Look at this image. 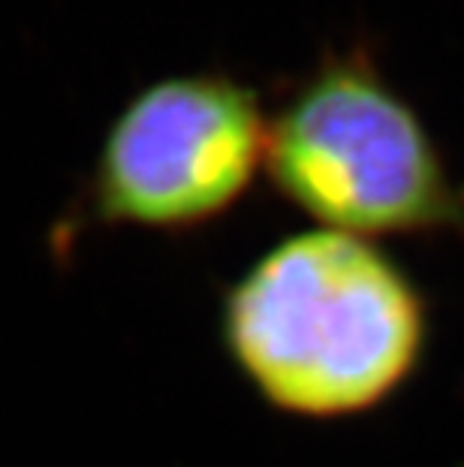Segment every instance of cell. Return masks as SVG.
<instances>
[{
    "label": "cell",
    "instance_id": "obj_3",
    "mask_svg": "<svg viewBox=\"0 0 464 467\" xmlns=\"http://www.w3.org/2000/svg\"><path fill=\"white\" fill-rule=\"evenodd\" d=\"M269 124L253 88L232 76L157 78L108 124L70 223L200 230L230 212L265 169Z\"/></svg>",
    "mask_w": 464,
    "mask_h": 467
},
{
    "label": "cell",
    "instance_id": "obj_2",
    "mask_svg": "<svg viewBox=\"0 0 464 467\" xmlns=\"http://www.w3.org/2000/svg\"><path fill=\"white\" fill-rule=\"evenodd\" d=\"M265 172L320 230L464 233V191L426 121L362 52L329 55L286 97Z\"/></svg>",
    "mask_w": 464,
    "mask_h": 467
},
{
    "label": "cell",
    "instance_id": "obj_1",
    "mask_svg": "<svg viewBox=\"0 0 464 467\" xmlns=\"http://www.w3.org/2000/svg\"><path fill=\"white\" fill-rule=\"evenodd\" d=\"M221 332L272 407L338 420L374 410L410 380L428 311L377 244L317 226L284 238L226 290Z\"/></svg>",
    "mask_w": 464,
    "mask_h": 467
}]
</instances>
